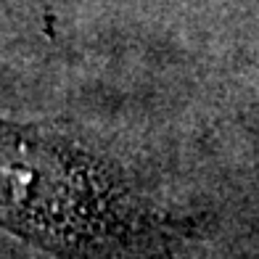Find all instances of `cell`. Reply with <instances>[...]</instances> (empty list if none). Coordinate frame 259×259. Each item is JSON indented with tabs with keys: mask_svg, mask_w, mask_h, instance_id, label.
Here are the masks:
<instances>
[{
	"mask_svg": "<svg viewBox=\"0 0 259 259\" xmlns=\"http://www.w3.org/2000/svg\"><path fill=\"white\" fill-rule=\"evenodd\" d=\"M0 225L53 254H156L188 222L111 161L45 127L0 122Z\"/></svg>",
	"mask_w": 259,
	"mask_h": 259,
	"instance_id": "6da1fadb",
	"label": "cell"
}]
</instances>
